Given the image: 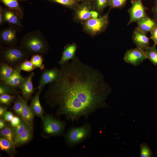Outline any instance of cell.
<instances>
[{"instance_id": "obj_16", "label": "cell", "mask_w": 157, "mask_h": 157, "mask_svg": "<svg viewBox=\"0 0 157 157\" xmlns=\"http://www.w3.org/2000/svg\"><path fill=\"white\" fill-rule=\"evenodd\" d=\"M3 20L4 22L23 27L21 18L14 11L8 8H3Z\"/></svg>"}, {"instance_id": "obj_5", "label": "cell", "mask_w": 157, "mask_h": 157, "mask_svg": "<svg viewBox=\"0 0 157 157\" xmlns=\"http://www.w3.org/2000/svg\"><path fill=\"white\" fill-rule=\"evenodd\" d=\"M110 10V9L107 13L99 18H90L83 22L82 24L83 31L92 37L104 32L108 25Z\"/></svg>"}, {"instance_id": "obj_15", "label": "cell", "mask_w": 157, "mask_h": 157, "mask_svg": "<svg viewBox=\"0 0 157 157\" xmlns=\"http://www.w3.org/2000/svg\"><path fill=\"white\" fill-rule=\"evenodd\" d=\"M78 46L74 42L68 44L64 48L62 56L58 63V64L61 65L70 60H72L76 56V53Z\"/></svg>"}, {"instance_id": "obj_29", "label": "cell", "mask_w": 157, "mask_h": 157, "mask_svg": "<svg viewBox=\"0 0 157 157\" xmlns=\"http://www.w3.org/2000/svg\"><path fill=\"white\" fill-rule=\"evenodd\" d=\"M23 98L18 94L16 95L14 102L13 109L18 115L21 116L22 113L23 104Z\"/></svg>"}, {"instance_id": "obj_31", "label": "cell", "mask_w": 157, "mask_h": 157, "mask_svg": "<svg viewBox=\"0 0 157 157\" xmlns=\"http://www.w3.org/2000/svg\"><path fill=\"white\" fill-rule=\"evenodd\" d=\"M17 95L3 94L0 95V105L6 106L10 105L14 102Z\"/></svg>"}, {"instance_id": "obj_24", "label": "cell", "mask_w": 157, "mask_h": 157, "mask_svg": "<svg viewBox=\"0 0 157 157\" xmlns=\"http://www.w3.org/2000/svg\"><path fill=\"white\" fill-rule=\"evenodd\" d=\"M0 135L1 137L8 140L13 144L15 145V142L16 136L13 127L10 124H7L6 127L1 130Z\"/></svg>"}, {"instance_id": "obj_1", "label": "cell", "mask_w": 157, "mask_h": 157, "mask_svg": "<svg viewBox=\"0 0 157 157\" xmlns=\"http://www.w3.org/2000/svg\"><path fill=\"white\" fill-rule=\"evenodd\" d=\"M60 66L58 80L49 84L44 98L51 108L57 107L56 116L67 120L86 119L97 110L108 108L106 101L111 91L110 85L98 69L76 56Z\"/></svg>"}, {"instance_id": "obj_9", "label": "cell", "mask_w": 157, "mask_h": 157, "mask_svg": "<svg viewBox=\"0 0 157 157\" xmlns=\"http://www.w3.org/2000/svg\"><path fill=\"white\" fill-rule=\"evenodd\" d=\"M93 7L92 3H79L73 13L72 19L74 22L81 24L91 18V11Z\"/></svg>"}, {"instance_id": "obj_45", "label": "cell", "mask_w": 157, "mask_h": 157, "mask_svg": "<svg viewBox=\"0 0 157 157\" xmlns=\"http://www.w3.org/2000/svg\"><path fill=\"white\" fill-rule=\"evenodd\" d=\"M21 0L25 1V0Z\"/></svg>"}, {"instance_id": "obj_14", "label": "cell", "mask_w": 157, "mask_h": 157, "mask_svg": "<svg viewBox=\"0 0 157 157\" xmlns=\"http://www.w3.org/2000/svg\"><path fill=\"white\" fill-rule=\"evenodd\" d=\"M41 90L38 89L34 97L31 98L29 106L34 116L40 118L42 121L44 118V112L40 101V96Z\"/></svg>"}, {"instance_id": "obj_43", "label": "cell", "mask_w": 157, "mask_h": 157, "mask_svg": "<svg viewBox=\"0 0 157 157\" xmlns=\"http://www.w3.org/2000/svg\"><path fill=\"white\" fill-rule=\"evenodd\" d=\"M7 124L6 123L5 121L3 118L0 119V130H1L6 126Z\"/></svg>"}, {"instance_id": "obj_30", "label": "cell", "mask_w": 157, "mask_h": 157, "mask_svg": "<svg viewBox=\"0 0 157 157\" xmlns=\"http://www.w3.org/2000/svg\"><path fill=\"white\" fill-rule=\"evenodd\" d=\"M17 90L13 88L4 83L0 82V95L3 94L17 95L19 92Z\"/></svg>"}, {"instance_id": "obj_4", "label": "cell", "mask_w": 157, "mask_h": 157, "mask_svg": "<svg viewBox=\"0 0 157 157\" xmlns=\"http://www.w3.org/2000/svg\"><path fill=\"white\" fill-rule=\"evenodd\" d=\"M92 126L87 123L81 126L72 127L65 135V141L69 148L72 149L89 138L91 135Z\"/></svg>"}, {"instance_id": "obj_34", "label": "cell", "mask_w": 157, "mask_h": 157, "mask_svg": "<svg viewBox=\"0 0 157 157\" xmlns=\"http://www.w3.org/2000/svg\"><path fill=\"white\" fill-rule=\"evenodd\" d=\"M19 67L21 71L28 72H32L35 69L32 62L28 60L24 61L20 64Z\"/></svg>"}, {"instance_id": "obj_11", "label": "cell", "mask_w": 157, "mask_h": 157, "mask_svg": "<svg viewBox=\"0 0 157 157\" xmlns=\"http://www.w3.org/2000/svg\"><path fill=\"white\" fill-rule=\"evenodd\" d=\"M147 58L144 51L137 47L127 50L123 57L125 62L134 66L139 65Z\"/></svg>"}, {"instance_id": "obj_36", "label": "cell", "mask_w": 157, "mask_h": 157, "mask_svg": "<svg viewBox=\"0 0 157 157\" xmlns=\"http://www.w3.org/2000/svg\"><path fill=\"white\" fill-rule=\"evenodd\" d=\"M150 39H152L154 43V45H157V26L153 29L151 32Z\"/></svg>"}, {"instance_id": "obj_41", "label": "cell", "mask_w": 157, "mask_h": 157, "mask_svg": "<svg viewBox=\"0 0 157 157\" xmlns=\"http://www.w3.org/2000/svg\"><path fill=\"white\" fill-rule=\"evenodd\" d=\"M152 11L154 19L157 20V0H155L154 5L153 7Z\"/></svg>"}, {"instance_id": "obj_18", "label": "cell", "mask_w": 157, "mask_h": 157, "mask_svg": "<svg viewBox=\"0 0 157 157\" xmlns=\"http://www.w3.org/2000/svg\"><path fill=\"white\" fill-rule=\"evenodd\" d=\"M137 23L138 27L146 34L157 26V20L151 19L149 17L141 19Z\"/></svg>"}, {"instance_id": "obj_2", "label": "cell", "mask_w": 157, "mask_h": 157, "mask_svg": "<svg viewBox=\"0 0 157 157\" xmlns=\"http://www.w3.org/2000/svg\"><path fill=\"white\" fill-rule=\"evenodd\" d=\"M20 46L30 56L44 55L50 50L49 42L43 33L39 30L30 31L24 35L20 41Z\"/></svg>"}, {"instance_id": "obj_23", "label": "cell", "mask_w": 157, "mask_h": 157, "mask_svg": "<svg viewBox=\"0 0 157 157\" xmlns=\"http://www.w3.org/2000/svg\"><path fill=\"white\" fill-rule=\"evenodd\" d=\"M15 147L8 140L2 137L0 138V149L5 151L10 156L13 157L15 154Z\"/></svg>"}, {"instance_id": "obj_27", "label": "cell", "mask_w": 157, "mask_h": 157, "mask_svg": "<svg viewBox=\"0 0 157 157\" xmlns=\"http://www.w3.org/2000/svg\"><path fill=\"white\" fill-rule=\"evenodd\" d=\"M109 0H93L92 4L94 8L101 14L105 9L109 6Z\"/></svg>"}, {"instance_id": "obj_21", "label": "cell", "mask_w": 157, "mask_h": 157, "mask_svg": "<svg viewBox=\"0 0 157 157\" xmlns=\"http://www.w3.org/2000/svg\"><path fill=\"white\" fill-rule=\"evenodd\" d=\"M15 69L8 64L0 63V82L4 83L13 75Z\"/></svg>"}, {"instance_id": "obj_42", "label": "cell", "mask_w": 157, "mask_h": 157, "mask_svg": "<svg viewBox=\"0 0 157 157\" xmlns=\"http://www.w3.org/2000/svg\"><path fill=\"white\" fill-rule=\"evenodd\" d=\"M4 22L3 20V8L0 6V25L1 26Z\"/></svg>"}, {"instance_id": "obj_7", "label": "cell", "mask_w": 157, "mask_h": 157, "mask_svg": "<svg viewBox=\"0 0 157 157\" xmlns=\"http://www.w3.org/2000/svg\"><path fill=\"white\" fill-rule=\"evenodd\" d=\"M20 28L17 25L9 24L8 27L1 29L0 31V45L8 47L17 45L19 40L16 34L20 31Z\"/></svg>"}, {"instance_id": "obj_33", "label": "cell", "mask_w": 157, "mask_h": 157, "mask_svg": "<svg viewBox=\"0 0 157 157\" xmlns=\"http://www.w3.org/2000/svg\"><path fill=\"white\" fill-rule=\"evenodd\" d=\"M128 0H109V6L110 10L112 8L120 9L123 8L125 6Z\"/></svg>"}, {"instance_id": "obj_20", "label": "cell", "mask_w": 157, "mask_h": 157, "mask_svg": "<svg viewBox=\"0 0 157 157\" xmlns=\"http://www.w3.org/2000/svg\"><path fill=\"white\" fill-rule=\"evenodd\" d=\"M27 103L23 99V108L20 117L29 126L33 127L34 116Z\"/></svg>"}, {"instance_id": "obj_40", "label": "cell", "mask_w": 157, "mask_h": 157, "mask_svg": "<svg viewBox=\"0 0 157 157\" xmlns=\"http://www.w3.org/2000/svg\"><path fill=\"white\" fill-rule=\"evenodd\" d=\"M7 108L6 106L0 105V118H3L4 115L7 111Z\"/></svg>"}, {"instance_id": "obj_22", "label": "cell", "mask_w": 157, "mask_h": 157, "mask_svg": "<svg viewBox=\"0 0 157 157\" xmlns=\"http://www.w3.org/2000/svg\"><path fill=\"white\" fill-rule=\"evenodd\" d=\"M0 1L8 8L15 12L21 19H23V13L18 0H0Z\"/></svg>"}, {"instance_id": "obj_19", "label": "cell", "mask_w": 157, "mask_h": 157, "mask_svg": "<svg viewBox=\"0 0 157 157\" xmlns=\"http://www.w3.org/2000/svg\"><path fill=\"white\" fill-rule=\"evenodd\" d=\"M33 134V127L29 126L16 137L15 142L16 147H20L28 142L32 138Z\"/></svg>"}, {"instance_id": "obj_6", "label": "cell", "mask_w": 157, "mask_h": 157, "mask_svg": "<svg viewBox=\"0 0 157 157\" xmlns=\"http://www.w3.org/2000/svg\"><path fill=\"white\" fill-rule=\"evenodd\" d=\"M43 121L44 133L48 137L60 136L64 134L66 123L58 119L52 115H47Z\"/></svg>"}, {"instance_id": "obj_26", "label": "cell", "mask_w": 157, "mask_h": 157, "mask_svg": "<svg viewBox=\"0 0 157 157\" xmlns=\"http://www.w3.org/2000/svg\"><path fill=\"white\" fill-rule=\"evenodd\" d=\"M56 3L73 10L79 3L78 0H44Z\"/></svg>"}, {"instance_id": "obj_25", "label": "cell", "mask_w": 157, "mask_h": 157, "mask_svg": "<svg viewBox=\"0 0 157 157\" xmlns=\"http://www.w3.org/2000/svg\"><path fill=\"white\" fill-rule=\"evenodd\" d=\"M147 58L154 65L157 66V49L155 45L144 51Z\"/></svg>"}, {"instance_id": "obj_32", "label": "cell", "mask_w": 157, "mask_h": 157, "mask_svg": "<svg viewBox=\"0 0 157 157\" xmlns=\"http://www.w3.org/2000/svg\"><path fill=\"white\" fill-rule=\"evenodd\" d=\"M140 157H151L153 155V152L148 145L145 143H142L140 145Z\"/></svg>"}, {"instance_id": "obj_28", "label": "cell", "mask_w": 157, "mask_h": 157, "mask_svg": "<svg viewBox=\"0 0 157 157\" xmlns=\"http://www.w3.org/2000/svg\"><path fill=\"white\" fill-rule=\"evenodd\" d=\"M30 60L35 68H39L40 70L44 69L45 66L43 63L44 59L43 55L37 54L32 56Z\"/></svg>"}, {"instance_id": "obj_38", "label": "cell", "mask_w": 157, "mask_h": 157, "mask_svg": "<svg viewBox=\"0 0 157 157\" xmlns=\"http://www.w3.org/2000/svg\"><path fill=\"white\" fill-rule=\"evenodd\" d=\"M21 120L17 116H14L10 122V125L13 127L19 125L21 122Z\"/></svg>"}, {"instance_id": "obj_12", "label": "cell", "mask_w": 157, "mask_h": 157, "mask_svg": "<svg viewBox=\"0 0 157 157\" xmlns=\"http://www.w3.org/2000/svg\"><path fill=\"white\" fill-rule=\"evenodd\" d=\"M35 73L31 72L24 78V79L19 87L24 99L27 102L31 98L32 95L37 88L33 87L32 80L34 76Z\"/></svg>"}, {"instance_id": "obj_39", "label": "cell", "mask_w": 157, "mask_h": 157, "mask_svg": "<svg viewBox=\"0 0 157 157\" xmlns=\"http://www.w3.org/2000/svg\"><path fill=\"white\" fill-rule=\"evenodd\" d=\"M101 14L93 8L91 11L90 15L91 18H99L101 16Z\"/></svg>"}, {"instance_id": "obj_37", "label": "cell", "mask_w": 157, "mask_h": 157, "mask_svg": "<svg viewBox=\"0 0 157 157\" xmlns=\"http://www.w3.org/2000/svg\"><path fill=\"white\" fill-rule=\"evenodd\" d=\"M14 116L12 112L7 111L4 114L3 118L5 121L9 122H11Z\"/></svg>"}, {"instance_id": "obj_44", "label": "cell", "mask_w": 157, "mask_h": 157, "mask_svg": "<svg viewBox=\"0 0 157 157\" xmlns=\"http://www.w3.org/2000/svg\"><path fill=\"white\" fill-rule=\"evenodd\" d=\"M79 2L81 3H92L93 0H78Z\"/></svg>"}, {"instance_id": "obj_17", "label": "cell", "mask_w": 157, "mask_h": 157, "mask_svg": "<svg viewBox=\"0 0 157 157\" xmlns=\"http://www.w3.org/2000/svg\"><path fill=\"white\" fill-rule=\"evenodd\" d=\"M21 71L19 66L16 67L13 75L4 83L13 88L19 89L24 78L22 75Z\"/></svg>"}, {"instance_id": "obj_10", "label": "cell", "mask_w": 157, "mask_h": 157, "mask_svg": "<svg viewBox=\"0 0 157 157\" xmlns=\"http://www.w3.org/2000/svg\"><path fill=\"white\" fill-rule=\"evenodd\" d=\"M60 74V69L57 67L50 69H44L40 75L37 88L42 91L45 85L57 81Z\"/></svg>"}, {"instance_id": "obj_35", "label": "cell", "mask_w": 157, "mask_h": 157, "mask_svg": "<svg viewBox=\"0 0 157 157\" xmlns=\"http://www.w3.org/2000/svg\"><path fill=\"white\" fill-rule=\"evenodd\" d=\"M29 126H30L22 119L21 123L19 125L13 127L16 138L18 135L23 132Z\"/></svg>"}, {"instance_id": "obj_13", "label": "cell", "mask_w": 157, "mask_h": 157, "mask_svg": "<svg viewBox=\"0 0 157 157\" xmlns=\"http://www.w3.org/2000/svg\"><path fill=\"white\" fill-rule=\"evenodd\" d=\"M133 42L136 47L145 51L150 46L149 38L146 34L140 30L138 26L135 28L132 35Z\"/></svg>"}, {"instance_id": "obj_8", "label": "cell", "mask_w": 157, "mask_h": 157, "mask_svg": "<svg viewBox=\"0 0 157 157\" xmlns=\"http://www.w3.org/2000/svg\"><path fill=\"white\" fill-rule=\"evenodd\" d=\"M131 6L127 11L130 16L127 25L149 17L146 11L147 8L143 4L142 0H131Z\"/></svg>"}, {"instance_id": "obj_3", "label": "cell", "mask_w": 157, "mask_h": 157, "mask_svg": "<svg viewBox=\"0 0 157 157\" xmlns=\"http://www.w3.org/2000/svg\"><path fill=\"white\" fill-rule=\"evenodd\" d=\"M30 56L21 46H0L1 62L7 64L14 69L24 61L28 60Z\"/></svg>"}]
</instances>
